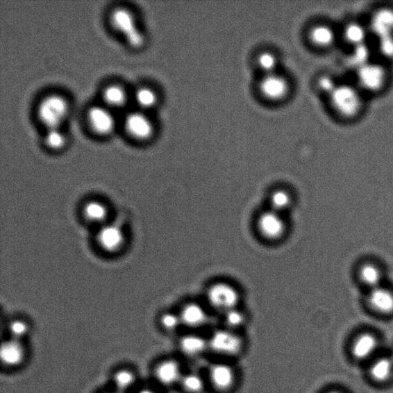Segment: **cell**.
Instances as JSON below:
<instances>
[{
  "instance_id": "1",
  "label": "cell",
  "mask_w": 393,
  "mask_h": 393,
  "mask_svg": "<svg viewBox=\"0 0 393 393\" xmlns=\"http://www.w3.org/2000/svg\"><path fill=\"white\" fill-rule=\"evenodd\" d=\"M362 93L358 86L338 84L329 96L334 111L344 118L356 117L362 108Z\"/></svg>"
},
{
  "instance_id": "2",
  "label": "cell",
  "mask_w": 393,
  "mask_h": 393,
  "mask_svg": "<svg viewBox=\"0 0 393 393\" xmlns=\"http://www.w3.org/2000/svg\"><path fill=\"white\" fill-rule=\"evenodd\" d=\"M69 104L60 94H53L43 99L38 106V118L47 129L60 128L68 117Z\"/></svg>"
},
{
  "instance_id": "3",
  "label": "cell",
  "mask_w": 393,
  "mask_h": 393,
  "mask_svg": "<svg viewBox=\"0 0 393 393\" xmlns=\"http://www.w3.org/2000/svg\"><path fill=\"white\" fill-rule=\"evenodd\" d=\"M111 24L131 47L140 49L144 45L145 35L137 26L134 14L129 10L122 7L115 9L111 13Z\"/></svg>"
},
{
  "instance_id": "4",
  "label": "cell",
  "mask_w": 393,
  "mask_h": 393,
  "mask_svg": "<svg viewBox=\"0 0 393 393\" xmlns=\"http://www.w3.org/2000/svg\"><path fill=\"white\" fill-rule=\"evenodd\" d=\"M209 349L212 352L228 358H234L241 353L244 342L234 331L229 329L214 332L208 339Z\"/></svg>"
},
{
  "instance_id": "5",
  "label": "cell",
  "mask_w": 393,
  "mask_h": 393,
  "mask_svg": "<svg viewBox=\"0 0 393 393\" xmlns=\"http://www.w3.org/2000/svg\"><path fill=\"white\" fill-rule=\"evenodd\" d=\"M208 300L215 309L226 312L237 308L240 295L236 288L229 283L219 282L208 289Z\"/></svg>"
},
{
  "instance_id": "6",
  "label": "cell",
  "mask_w": 393,
  "mask_h": 393,
  "mask_svg": "<svg viewBox=\"0 0 393 393\" xmlns=\"http://www.w3.org/2000/svg\"><path fill=\"white\" fill-rule=\"evenodd\" d=\"M260 96L271 103H279L285 100L290 91V85L287 78L276 74L264 75L258 85Z\"/></svg>"
},
{
  "instance_id": "7",
  "label": "cell",
  "mask_w": 393,
  "mask_h": 393,
  "mask_svg": "<svg viewBox=\"0 0 393 393\" xmlns=\"http://www.w3.org/2000/svg\"><path fill=\"white\" fill-rule=\"evenodd\" d=\"M387 71L381 64L370 62L358 69V86L362 91H380L387 83Z\"/></svg>"
},
{
  "instance_id": "8",
  "label": "cell",
  "mask_w": 393,
  "mask_h": 393,
  "mask_svg": "<svg viewBox=\"0 0 393 393\" xmlns=\"http://www.w3.org/2000/svg\"><path fill=\"white\" fill-rule=\"evenodd\" d=\"M97 242L101 250L108 253L121 251L126 245L125 232L117 224L101 225L97 237Z\"/></svg>"
},
{
  "instance_id": "9",
  "label": "cell",
  "mask_w": 393,
  "mask_h": 393,
  "mask_svg": "<svg viewBox=\"0 0 393 393\" xmlns=\"http://www.w3.org/2000/svg\"><path fill=\"white\" fill-rule=\"evenodd\" d=\"M258 229L260 235L268 241H278L285 234L286 224L281 213L271 210L259 216Z\"/></svg>"
},
{
  "instance_id": "10",
  "label": "cell",
  "mask_w": 393,
  "mask_h": 393,
  "mask_svg": "<svg viewBox=\"0 0 393 393\" xmlns=\"http://www.w3.org/2000/svg\"><path fill=\"white\" fill-rule=\"evenodd\" d=\"M124 125L128 135L138 141L149 140L155 133L154 124L142 112L128 114Z\"/></svg>"
},
{
  "instance_id": "11",
  "label": "cell",
  "mask_w": 393,
  "mask_h": 393,
  "mask_svg": "<svg viewBox=\"0 0 393 393\" xmlns=\"http://www.w3.org/2000/svg\"><path fill=\"white\" fill-rule=\"evenodd\" d=\"M89 125L94 133L101 136L111 135L115 128V119L110 108L106 106L92 107L87 115Z\"/></svg>"
},
{
  "instance_id": "12",
  "label": "cell",
  "mask_w": 393,
  "mask_h": 393,
  "mask_svg": "<svg viewBox=\"0 0 393 393\" xmlns=\"http://www.w3.org/2000/svg\"><path fill=\"white\" fill-rule=\"evenodd\" d=\"M367 303L376 315H393V290L382 285L369 290Z\"/></svg>"
},
{
  "instance_id": "13",
  "label": "cell",
  "mask_w": 393,
  "mask_h": 393,
  "mask_svg": "<svg viewBox=\"0 0 393 393\" xmlns=\"http://www.w3.org/2000/svg\"><path fill=\"white\" fill-rule=\"evenodd\" d=\"M209 378L210 383L217 390L227 392L234 387L236 374L235 369L228 364L218 362L210 367Z\"/></svg>"
},
{
  "instance_id": "14",
  "label": "cell",
  "mask_w": 393,
  "mask_h": 393,
  "mask_svg": "<svg viewBox=\"0 0 393 393\" xmlns=\"http://www.w3.org/2000/svg\"><path fill=\"white\" fill-rule=\"evenodd\" d=\"M359 282L369 290L383 285L384 273L382 267L374 261H364L356 271Z\"/></svg>"
},
{
  "instance_id": "15",
  "label": "cell",
  "mask_w": 393,
  "mask_h": 393,
  "mask_svg": "<svg viewBox=\"0 0 393 393\" xmlns=\"http://www.w3.org/2000/svg\"><path fill=\"white\" fill-rule=\"evenodd\" d=\"M369 30L378 39L393 36V10L384 8L375 12L371 18Z\"/></svg>"
},
{
  "instance_id": "16",
  "label": "cell",
  "mask_w": 393,
  "mask_h": 393,
  "mask_svg": "<svg viewBox=\"0 0 393 393\" xmlns=\"http://www.w3.org/2000/svg\"><path fill=\"white\" fill-rule=\"evenodd\" d=\"M181 324L190 328H199L208 321V315L201 305L195 303L184 306L180 312Z\"/></svg>"
},
{
  "instance_id": "17",
  "label": "cell",
  "mask_w": 393,
  "mask_h": 393,
  "mask_svg": "<svg viewBox=\"0 0 393 393\" xmlns=\"http://www.w3.org/2000/svg\"><path fill=\"white\" fill-rule=\"evenodd\" d=\"M378 344L375 335L370 333H361L353 341L352 354L356 360H367L376 351Z\"/></svg>"
},
{
  "instance_id": "18",
  "label": "cell",
  "mask_w": 393,
  "mask_h": 393,
  "mask_svg": "<svg viewBox=\"0 0 393 393\" xmlns=\"http://www.w3.org/2000/svg\"><path fill=\"white\" fill-rule=\"evenodd\" d=\"M179 348L181 353L188 358H196L209 349L208 340L200 335L187 334L181 339Z\"/></svg>"
},
{
  "instance_id": "19",
  "label": "cell",
  "mask_w": 393,
  "mask_h": 393,
  "mask_svg": "<svg viewBox=\"0 0 393 393\" xmlns=\"http://www.w3.org/2000/svg\"><path fill=\"white\" fill-rule=\"evenodd\" d=\"M156 375L158 382L165 387H171V385L180 383L183 376L179 363L171 360L159 364Z\"/></svg>"
},
{
  "instance_id": "20",
  "label": "cell",
  "mask_w": 393,
  "mask_h": 393,
  "mask_svg": "<svg viewBox=\"0 0 393 393\" xmlns=\"http://www.w3.org/2000/svg\"><path fill=\"white\" fill-rule=\"evenodd\" d=\"M336 37L333 28L326 24L312 26L309 32L310 41L320 49H327L333 46Z\"/></svg>"
},
{
  "instance_id": "21",
  "label": "cell",
  "mask_w": 393,
  "mask_h": 393,
  "mask_svg": "<svg viewBox=\"0 0 393 393\" xmlns=\"http://www.w3.org/2000/svg\"><path fill=\"white\" fill-rule=\"evenodd\" d=\"M82 213L86 221L104 225L108 215V208L103 201L93 199L84 203Z\"/></svg>"
},
{
  "instance_id": "22",
  "label": "cell",
  "mask_w": 393,
  "mask_h": 393,
  "mask_svg": "<svg viewBox=\"0 0 393 393\" xmlns=\"http://www.w3.org/2000/svg\"><path fill=\"white\" fill-rule=\"evenodd\" d=\"M0 356L5 365L10 367L19 365L24 358L23 346L17 340L7 341L1 346Z\"/></svg>"
},
{
  "instance_id": "23",
  "label": "cell",
  "mask_w": 393,
  "mask_h": 393,
  "mask_svg": "<svg viewBox=\"0 0 393 393\" xmlns=\"http://www.w3.org/2000/svg\"><path fill=\"white\" fill-rule=\"evenodd\" d=\"M103 99L105 106L108 108H118L126 104L128 94L122 86L117 84H112L108 85L104 89Z\"/></svg>"
},
{
  "instance_id": "24",
  "label": "cell",
  "mask_w": 393,
  "mask_h": 393,
  "mask_svg": "<svg viewBox=\"0 0 393 393\" xmlns=\"http://www.w3.org/2000/svg\"><path fill=\"white\" fill-rule=\"evenodd\" d=\"M369 28L359 23L348 24L344 31V37L348 44L354 47L366 44Z\"/></svg>"
},
{
  "instance_id": "25",
  "label": "cell",
  "mask_w": 393,
  "mask_h": 393,
  "mask_svg": "<svg viewBox=\"0 0 393 393\" xmlns=\"http://www.w3.org/2000/svg\"><path fill=\"white\" fill-rule=\"evenodd\" d=\"M393 374V362L391 358H383L375 361L369 369L371 378L377 383H385Z\"/></svg>"
},
{
  "instance_id": "26",
  "label": "cell",
  "mask_w": 393,
  "mask_h": 393,
  "mask_svg": "<svg viewBox=\"0 0 393 393\" xmlns=\"http://www.w3.org/2000/svg\"><path fill=\"white\" fill-rule=\"evenodd\" d=\"M257 64L260 70L264 75L276 74L278 72L280 60L279 57L270 51H265L257 58Z\"/></svg>"
},
{
  "instance_id": "27",
  "label": "cell",
  "mask_w": 393,
  "mask_h": 393,
  "mask_svg": "<svg viewBox=\"0 0 393 393\" xmlns=\"http://www.w3.org/2000/svg\"><path fill=\"white\" fill-rule=\"evenodd\" d=\"M135 100L142 110H149L157 105L158 97L156 91L149 87H141L135 93Z\"/></svg>"
},
{
  "instance_id": "28",
  "label": "cell",
  "mask_w": 393,
  "mask_h": 393,
  "mask_svg": "<svg viewBox=\"0 0 393 393\" xmlns=\"http://www.w3.org/2000/svg\"><path fill=\"white\" fill-rule=\"evenodd\" d=\"M67 143V137L60 128H49L44 136L46 147L53 151L62 149Z\"/></svg>"
},
{
  "instance_id": "29",
  "label": "cell",
  "mask_w": 393,
  "mask_h": 393,
  "mask_svg": "<svg viewBox=\"0 0 393 393\" xmlns=\"http://www.w3.org/2000/svg\"><path fill=\"white\" fill-rule=\"evenodd\" d=\"M180 383L188 393H201L206 387V382L203 377L196 373L183 375Z\"/></svg>"
},
{
  "instance_id": "30",
  "label": "cell",
  "mask_w": 393,
  "mask_h": 393,
  "mask_svg": "<svg viewBox=\"0 0 393 393\" xmlns=\"http://www.w3.org/2000/svg\"><path fill=\"white\" fill-rule=\"evenodd\" d=\"M291 203H292V199H291L290 194L287 191L282 190V189L274 191L270 196L271 210L278 213L288 209Z\"/></svg>"
},
{
  "instance_id": "31",
  "label": "cell",
  "mask_w": 393,
  "mask_h": 393,
  "mask_svg": "<svg viewBox=\"0 0 393 393\" xmlns=\"http://www.w3.org/2000/svg\"><path fill=\"white\" fill-rule=\"evenodd\" d=\"M371 52L372 50L367 44L354 47L349 62L353 67L358 69L370 62Z\"/></svg>"
},
{
  "instance_id": "32",
  "label": "cell",
  "mask_w": 393,
  "mask_h": 393,
  "mask_svg": "<svg viewBox=\"0 0 393 393\" xmlns=\"http://www.w3.org/2000/svg\"><path fill=\"white\" fill-rule=\"evenodd\" d=\"M245 320V315L237 308L224 312V323L229 330L234 331L242 327L244 324Z\"/></svg>"
},
{
  "instance_id": "33",
  "label": "cell",
  "mask_w": 393,
  "mask_h": 393,
  "mask_svg": "<svg viewBox=\"0 0 393 393\" xmlns=\"http://www.w3.org/2000/svg\"><path fill=\"white\" fill-rule=\"evenodd\" d=\"M135 381V376L133 373L128 370H122L116 374L114 377V382L120 391H125L132 387Z\"/></svg>"
},
{
  "instance_id": "34",
  "label": "cell",
  "mask_w": 393,
  "mask_h": 393,
  "mask_svg": "<svg viewBox=\"0 0 393 393\" xmlns=\"http://www.w3.org/2000/svg\"><path fill=\"white\" fill-rule=\"evenodd\" d=\"M163 328L166 331H174L178 328L181 324L179 315L174 314V312H165L160 319Z\"/></svg>"
},
{
  "instance_id": "35",
  "label": "cell",
  "mask_w": 393,
  "mask_h": 393,
  "mask_svg": "<svg viewBox=\"0 0 393 393\" xmlns=\"http://www.w3.org/2000/svg\"><path fill=\"white\" fill-rule=\"evenodd\" d=\"M378 51L387 59H393V36L378 39Z\"/></svg>"
},
{
  "instance_id": "36",
  "label": "cell",
  "mask_w": 393,
  "mask_h": 393,
  "mask_svg": "<svg viewBox=\"0 0 393 393\" xmlns=\"http://www.w3.org/2000/svg\"><path fill=\"white\" fill-rule=\"evenodd\" d=\"M9 330L14 339L19 340L25 336L28 332V327L24 320L16 319L10 324Z\"/></svg>"
},
{
  "instance_id": "37",
  "label": "cell",
  "mask_w": 393,
  "mask_h": 393,
  "mask_svg": "<svg viewBox=\"0 0 393 393\" xmlns=\"http://www.w3.org/2000/svg\"><path fill=\"white\" fill-rule=\"evenodd\" d=\"M338 84L330 76H323L318 79L317 86L320 92L330 94L333 92Z\"/></svg>"
},
{
  "instance_id": "38",
  "label": "cell",
  "mask_w": 393,
  "mask_h": 393,
  "mask_svg": "<svg viewBox=\"0 0 393 393\" xmlns=\"http://www.w3.org/2000/svg\"><path fill=\"white\" fill-rule=\"evenodd\" d=\"M138 393H156L150 390H143L141 392H138Z\"/></svg>"
},
{
  "instance_id": "39",
  "label": "cell",
  "mask_w": 393,
  "mask_h": 393,
  "mask_svg": "<svg viewBox=\"0 0 393 393\" xmlns=\"http://www.w3.org/2000/svg\"><path fill=\"white\" fill-rule=\"evenodd\" d=\"M327 393H342V392H338V391H331V392H327Z\"/></svg>"
},
{
  "instance_id": "40",
  "label": "cell",
  "mask_w": 393,
  "mask_h": 393,
  "mask_svg": "<svg viewBox=\"0 0 393 393\" xmlns=\"http://www.w3.org/2000/svg\"><path fill=\"white\" fill-rule=\"evenodd\" d=\"M391 359H392V362H393V353H392Z\"/></svg>"
},
{
  "instance_id": "41",
  "label": "cell",
  "mask_w": 393,
  "mask_h": 393,
  "mask_svg": "<svg viewBox=\"0 0 393 393\" xmlns=\"http://www.w3.org/2000/svg\"><path fill=\"white\" fill-rule=\"evenodd\" d=\"M112 393H117V392H112Z\"/></svg>"
}]
</instances>
